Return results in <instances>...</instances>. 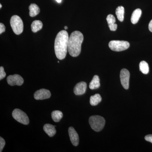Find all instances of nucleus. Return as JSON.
<instances>
[{
  "label": "nucleus",
  "mask_w": 152,
  "mask_h": 152,
  "mask_svg": "<svg viewBox=\"0 0 152 152\" xmlns=\"http://www.w3.org/2000/svg\"><path fill=\"white\" fill-rule=\"evenodd\" d=\"M69 37L67 32L64 30L58 33L55 42V54L59 60L64 59L67 52Z\"/></svg>",
  "instance_id": "obj_1"
},
{
  "label": "nucleus",
  "mask_w": 152,
  "mask_h": 152,
  "mask_svg": "<svg viewBox=\"0 0 152 152\" xmlns=\"http://www.w3.org/2000/svg\"><path fill=\"white\" fill-rule=\"evenodd\" d=\"M83 39V35L79 31H75L71 34L69 37L68 48V52L71 56L76 57L80 54Z\"/></svg>",
  "instance_id": "obj_2"
},
{
  "label": "nucleus",
  "mask_w": 152,
  "mask_h": 152,
  "mask_svg": "<svg viewBox=\"0 0 152 152\" xmlns=\"http://www.w3.org/2000/svg\"><path fill=\"white\" fill-rule=\"evenodd\" d=\"M89 122L92 129L95 132H99L103 129L105 120L100 116L94 115L90 117Z\"/></svg>",
  "instance_id": "obj_3"
},
{
  "label": "nucleus",
  "mask_w": 152,
  "mask_h": 152,
  "mask_svg": "<svg viewBox=\"0 0 152 152\" xmlns=\"http://www.w3.org/2000/svg\"><path fill=\"white\" fill-rule=\"evenodd\" d=\"M11 27L14 32L17 35H20L23 31V23L22 19L18 15H14L10 20Z\"/></svg>",
  "instance_id": "obj_4"
},
{
  "label": "nucleus",
  "mask_w": 152,
  "mask_h": 152,
  "mask_svg": "<svg viewBox=\"0 0 152 152\" xmlns=\"http://www.w3.org/2000/svg\"><path fill=\"white\" fill-rule=\"evenodd\" d=\"M109 46L114 51H122L129 48L130 44L127 41L113 40L109 42Z\"/></svg>",
  "instance_id": "obj_5"
},
{
  "label": "nucleus",
  "mask_w": 152,
  "mask_h": 152,
  "mask_svg": "<svg viewBox=\"0 0 152 152\" xmlns=\"http://www.w3.org/2000/svg\"><path fill=\"white\" fill-rule=\"evenodd\" d=\"M12 115L15 120L23 124L28 125L29 123V120L27 114L20 109H15Z\"/></svg>",
  "instance_id": "obj_6"
},
{
  "label": "nucleus",
  "mask_w": 152,
  "mask_h": 152,
  "mask_svg": "<svg viewBox=\"0 0 152 152\" xmlns=\"http://www.w3.org/2000/svg\"><path fill=\"white\" fill-rule=\"evenodd\" d=\"M120 79L124 88L128 89L129 86L130 73L127 69H123L121 70L120 73Z\"/></svg>",
  "instance_id": "obj_7"
},
{
  "label": "nucleus",
  "mask_w": 152,
  "mask_h": 152,
  "mask_svg": "<svg viewBox=\"0 0 152 152\" xmlns=\"http://www.w3.org/2000/svg\"><path fill=\"white\" fill-rule=\"evenodd\" d=\"M7 81L11 86H20L23 83L24 80L21 76L18 75H14L9 76L7 78Z\"/></svg>",
  "instance_id": "obj_8"
},
{
  "label": "nucleus",
  "mask_w": 152,
  "mask_h": 152,
  "mask_svg": "<svg viewBox=\"0 0 152 152\" xmlns=\"http://www.w3.org/2000/svg\"><path fill=\"white\" fill-rule=\"evenodd\" d=\"M51 93L48 90L41 89L38 90L34 94V97L36 100H44L50 97Z\"/></svg>",
  "instance_id": "obj_9"
},
{
  "label": "nucleus",
  "mask_w": 152,
  "mask_h": 152,
  "mask_svg": "<svg viewBox=\"0 0 152 152\" xmlns=\"http://www.w3.org/2000/svg\"><path fill=\"white\" fill-rule=\"evenodd\" d=\"M69 134L72 144L75 146H77L79 143V137L78 134L73 127L69 128Z\"/></svg>",
  "instance_id": "obj_10"
},
{
  "label": "nucleus",
  "mask_w": 152,
  "mask_h": 152,
  "mask_svg": "<svg viewBox=\"0 0 152 152\" xmlns=\"http://www.w3.org/2000/svg\"><path fill=\"white\" fill-rule=\"evenodd\" d=\"M87 84L86 82H81L76 85L74 88V92L76 95H81L86 93Z\"/></svg>",
  "instance_id": "obj_11"
},
{
  "label": "nucleus",
  "mask_w": 152,
  "mask_h": 152,
  "mask_svg": "<svg viewBox=\"0 0 152 152\" xmlns=\"http://www.w3.org/2000/svg\"><path fill=\"white\" fill-rule=\"evenodd\" d=\"M107 20L110 29L111 31H115L118 25L115 23L116 20L115 17L113 15L110 14L107 16Z\"/></svg>",
  "instance_id": "obj_12"
},
{
  "label": "nucleus",
  "mask_w": 152,
  "mask_h": 152,
  "mask_svg": "<svg viewBox=\"0 0 152 152\" xmlns=\"http://www.w3.org/2000/svg\"><path fill=\"white\" fill-rule=\"evenodd\" d=\"M55 127L56 126H53L50 124H46L44 125L43 127L44 130L49 137H53L56 133Z\"/></svg>",
  "instance_id": "obj_13"
},
{
  "label": "nucleus",
  "mask_w": 152,
  "mask_h": 152,
  "mask_svg": "<svg viewBox=\"0 0 152 152\" xmlns=\"http://www.w3.org/2000/svg\"><path fill=\"white\" fill-rule=\"evenodd\" d=\"M142 15V10L140 9H137L133 12L131 17V22L133 24H135L138 22Z\"/></svg>",
  "instance_id": "obj_14"
},
{
  "label": "nucleus",
  "mask_w": 152,
  "mask_h": 152,
  "mask_svg": "<svg viewBox=\"0 0 152 152\" xmlns=\"http://www.w3.org/2000/svg\"><path fill=\"white\" fill-rule=\"evenodd\" d=\"M100 86V79L99 76L95 75L90 83L89 88L91 90H94L97 89Z\"/></svg>",
  "instance_id": "obj_15"
},
{
  "label": "nucleus",
  "mask_w": 152,
  "mask_h": 152,
  "mask_svg": "<svg viewBox=\"0 0 152 152\" xmlns=\"http://www.w3.org/2000/svg\"><path fill=\"white\" fill-rule=\"evenodd\" d=\"M30 16L34 17L37 16L40 12V9L36 4H31L29 7Z\"/></svg>",
  "instance_id": "obj_16"
},
{
  "label": "nucleus",
  "mask_w": 152,
  "mask_h": 152,
  "mask_svg": "<svg viewBox=\"0 0 152 152\" xmlns=\"http://www.w3.org/2000/svg\"><path fill=\"white\" fill-rule=\"evenodd\" d=\"M102 100L101 95L99 94H96L94 96H91L90 98V104L92 106L97 105Z\"/></svg>",
  "instance_id": "obj_17"
},
{
  "label": "nucleus",
  "mask_w": 152,
  "mask_h": 152,
  "mask_svg": "<svg viewBox=\"0 0 152 152\" xmlns=\"http://www.w3.org/2000/svg\"><path fill=\"white\" fill-rule=\"evenodd\" d=\"M43 27L42 23L40 20H35L31 24L32 31L36 33L42 29Z\"/></svg>",
  "instance_id": "obj_18"
},
{
  "label": "nucleus",
  "mask_w": 152,
  "mask_h": 152,
  "mask_svg": "<svg viewBox=\"0 0 152 152\" xmlns=\"http://www.w3.org/2000/svg\"><path fill=\"white\" fill-rule=\"evenodd\" d=\"M115 13L118 20L120 21L123 22L124 20V8L123 6H119L116 10Z\"/></svg>",
  "instance_id": "obj_19"
},
{
  "label": "nucleus",
  "mask_w": 152,
  "mask_h": 152,
  "mask_svg": "<svg viewBox=\"0 0 152 152\" xmlns=\"http://www.w3.org/2000/svg\"><path fill=\"white\" fill-rule=\"evenodd\" d=\"M52 118L55 122H58L63 117L62 112L59 110L54 111L52 113Z\"/></svg>",
  "instance_id": "obj_20"
},
{
  "label": "nucleus",
  "mask_w": 152,
  "mask_h": 152,
  "mask_svg": "<svg viewBox=\"0 0 152 152\" xmlns=\"http://www.w3.org/2000/svg\"><path fill=\"white\" fill-rule=\"evenodd\" d=\"M140 71L143 74L147 75L149 71V68L148 64L145 61H142L140 64Z\"/></svg>",
  "instance_id": "obj_21"
},
{
  "label": "nucleus",
  "mask_w": 152,
  "mask_h": 152,
  "mask_svg": "<svg viewBox=\"0 0 152 152\" xmlns=\"http://www.w3.org/2000/svg\"><path fill=\"white\" fill-rule=\"evenodd\" d=\"M6 74L4 70V68L3 66L0 67V80H2L6 77Z\"/></svg>",
  "instance_id": "obj_22"
},
{
  "label": "nucleus",
  "mask_w": 152,
  "mask_h": 152,
  "mask_svg": "<svg viewBox=\"0 0 152 152\" xmlns=\"http://www.w3.org/2000/svg\"><path fill=\"white\" fill-rule=\"evenodd\" d=\"M5 145V141L2 137H0V152L2 151Z\"/></svg>",
  "instance_id": "obj_23"
},
{
  "label": "nucleus",
  "mask_w": 152,
  "mask_h": 152,
  "mask_svg": "<svg viewBox=\"0 0 152 152\" xmlns=\"http://www.w3.org/2000/svg\"><path fill=\"white\" fill-rule=\"evenodd\" d=\"M5 26L4 24L1 23H0V34H2V33L4 32L5 31Z\"/></svg>",
  "instance_id": "obj_24"
},
{
  "label": "nucleus",
  "mask_w": 152,
  "mask_h": 152,
  "mask_svg": "<svg viewBox=\"0 0 152 152\" xmlns=\"http://www.w3.org/2000/svg\"><path fill=\"white\" fill-rule=\"evenodd\" d=\"M145 140L147 141L151 142L152 143V135L150 134L146 136L145 137Z\"/></svg>",
  "instance_id": "obj_25"
},
{
  "label": "nucleus",
  "mask_w": 152,
  "mask_h": 152,
  "mask_svg": "<svg viewBox=\"0 0 152 152\" xmlns=\"http://www.w3.org/2000/svg\"><path fill=\"white\" fill-rule=\"evenodd\" d=\"M148 28L150 31L152 32V20L150 21L149 24Z\"/></svg>",
  "instance_id": "obj_26"
},
{
  "label": "nucleus",
  "mask_w": 152,
  "mask_h": 152,
  "mask_svg": "<svg viewBox=\"0 0 152 152\" xmlns=\"http://www.w3.org/2000/svg\"><path fill=\"white\" fill-rule=\"evenodd\" d=\"M57 1V2L60 3L61 2L62 0H56Z\"/></svg>",
  "instance_id": "obj_27"
},
{
  "label": "nucleus",
  "mask_w": 152,
  "mask_h": 152,
  "mask_svg": "<svg viewBox=\"0 0 152 152\" xmlns=\"http://www.w3.org/2000/svg\"><path fill=\"white\" fill-rule=\"evenodd\" d=\"M64 28L65 30H67L68 29L67 26H65L64 27Z\"/></svg>",
  "instance_id": "obj_28"
},
{
  "label": "nucleus",
  "mask_w": 152,
  "mask_h": 152,
  "mask_svg": "<svg viewBox=\"0 0 152 152\" xmlns=\"http://www.w3.org/2000/svg\"><path fill=\"white\" fill-rule=\"evenodd\" d=\"M2 7V5L1 4H0V8H1Z\"/></svg>",
  "instance_id": "obj_29"
}]
</instances>
